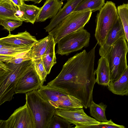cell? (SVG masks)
<instances>
[{"label": "cell", "mask_w": 128, "mask_h": 128, "mask_svg": "<svg viewBox=\"0 0 128 128\" xmlns=\"http://www.w3.org/2000/svg\"><path fill=\"white\" fill-rule=\"evenodd\" d=\"M96 45L88 52L84 50L68 58L59 74L47 85L76 98L86 109L93 101Z\"/></svg>", "instance_id": "cell-1"}, {"label": "cell", "mask_w": 128, "mask_h": 128, "mask_svg": "<svg viewBox=\"0 0 128 128\" xmlns=\"http://www.w3.org/2000/svg\"><path fill=\"white\" fill-rule=\"evenodd\" d=\"M33 63L32 60L18 64L0 61V105L12 100L19 80Z\"/></svg>", "instance_id": "cell-2"}, {"label": "cell", "mask_w": 128, "mask_h": 128, "mask_svg": "<svg viewBox=\"0 0 128 128\" xmlns=\"http://www.w3.org/2000/svg\"><path fill=\"white\" fill-rule=\"evenodd\" d=\"M26 103L30 113L34 128H47L56 109L45 100L37 90L26 94Z\"/></svg>", "instance_id": "cell-3"}, {"label": "cell", "mask_w": 128, "mask_h": 128, "mask_svg": "<svg viewBox=\"0 0 128 128\" xmlns=\"http://www.w3.org/2000/svg\"><path fill=\"white\" fill-rule=\"evenodd\" d=\"M125 36L120 38L110 48L104 56L110 69V82L117 80L126 69L128 45Z\"/></svg>", "instance_id": "cell-4"}, {"label": "cell", "mask_w": 128, "mask_h": 128, "mask_svg": "<svg viewBox=\"0 0 128 128\" xmlns=\"http://www.w3.org/2000/svg\"><path fill=\"white\" fill-rule=\"evenodd\" d=\"M92 13L91 10H88L73 12L49 32L48 34L53 36L56 44L66 36L83 28L89 21Z\"/></svg>", "instance_id": "cell-5"}, {"label": "cell", "mask_w": 128, "mask_h": 128, "mask_svg": "<svg viewBox=\"0 0 128 128\" xmlns=\"http://www.w3.org/2000/svg\"><path fill=\"white\" fill-rule=\"evenodd\" d=\"M119 18L114 3L107 1L96 16L95 36L100 46L102 45L106 36Z\"/></svg>", "instance_id": "cell-6"}, {"label": "cell", "mask_w": 128, "mask_h": 128, "mask_svg": "<svg viewBox=\"0 0 128 128\" xmlns=\"http://www.w3.org/2000/svg\"><path fill=\"white\" fill-rule=\"evenodd\" d=\"M37 90L45 100L56 109L68 110L83 108L76 98L47 85L42 86Z\"/></svg>", "instance_id": "cell-7"}, {"label": "cell", "mask_w": 128, "mask_h": 128, "mask_svg": "<svg viewBox=\"0 0 128 128\" xmlns=\"http://www.w3.org/2000/svg\"><path fill=\"white\" fill-rule=\"evenodd\" d=\"M90 33L83 28L66 36L58 43L56 54L68 56L72 52L82 50L88 46Z\"/></svg>", "instance_id": "cell-8"}, {"label": "cell", "mask_w": 128, "mask_h": 128, "mask_svg": "<svg viewBox=\"0 0 128 128\" xmlns=\"http://www.w3.org/2000/svg\"><path fill=\"white\" fill-rule=\"evenodd\" d=\"M0 128H34L26 103L16 109L6 120H0Z\"/></svg>", "instance_id": "cell-9"}, {"label": "cell", "mask_w": 128, "mask_h": 128, "mask_svg": "<svg viewBox=\"0 0 128 128\" xmlns=\"http://www.w3.org/2000/svg\"><path fill=\"white\" fill-rule=\"evenodd\" d=\"M55 114L75 125L76 126L74 128H75L80 126L94 124L100 122L87 115L82 108L68 110L56 109Z\"/></svg>", "instance_id": "cell-10"}, {"label": "cell", "mask_w": 128, "mask_h": 128, "mask_svg": "<svg viewBox=\"0 0 128 128\" xmlns=\"http://www.w3.org/2000/svg\"><path fill=\"white\" fill-rule=\"evenodd\" d=\"M42 86L38 76L34 67L32 66L23 75L19 80L16 87L15 93H26L37 90Z\"/></svg>", "instance_id": "cell-11"}, {"label": "cell", "mask_w": 128, "mask_h": 128, "mask_svg": "<svg viewBox=\"0 0 128 128\" xmlns=\"http://www.w3.org/2000/svg\"><path fill=\"white\" fill-rule=\"evenodd\" d=\"M7 36L0 39V44L31 48L38 40L26 30L16 34H11L10 32Z\"/></svg>", "instance_id": "cell-12"}, {"label": "cell", "mask_w": 128, "mask_h": 128, "mask_svg": "<svg viewBox=\"0 0 128 128\" xmlns=\"http://www.w3.org/2000/svg\"><path fill=\"white\" fill-rule=\"evenodd\" d=\"M125 36L122 22L120 17L108 34L104 43L100 46L99 54L101 56H105L109 49L116 41Z\"/></svg>", "instance_id": "cell-13"}, {"label": "cell", "mask_w": 128, "mask_h": 128, "mask_svg": "<svg viewBox=\"0 0 128 128\" xmlns=\"http://www.w3.org/2000/svg\"><path fill=\"white\" fill-rule=\"evenodd\" d=\"M83 0H68L63 7L51 19L49 24L44 29L48 32L57 26L64 18L73 12Z\"/></svg>", "instance_id": "cell-14"}, {"label": "cell", "mask_w": 128, "mask_h": 128, "mask_svg": "<svg viewBox=\"0 0 128 128\" xmlns=\"http://www.w3.org/2000/svg\"><path fill=\"white\" fill-rule=\"evenodd\" d=\"M63 4L60 0H46L41 7L36 22H43L54 17L62 8Z\"/></svg>", "instance_id": "cell-15"}, {"label": "cell", "mask_w": 128, "mask_h": 128, "mask_svg": "<svg viewBox=\"0 0 128 128\" xmlns=\"http://www.w3.org/2000/svg\"><path fill=\"white\" fill-rule=\"evenodd\" d=\"M96 74V82L99 85L108 86L110 82V72L106 58L101 56L98 62L96 69L94 71Z\"/></svg>", "instance_id": "cell-16"}, {"label": "cell", "mask_w": 128, "mask_h": 128, "mask_svg": "<svg viewBox=\"0 0 128 128\" xmlns=\"http://www.w3.org/2000/svg\"><path fill=\"white\" fill-rule=\"evenodd\" d=\"M108 86V90L114 94L128 95V66L121 76L114 82H110Z\"/></svg>", "instance_id": "cell-17"}, {"label": "cell", "mask_w": 128, "mask_h": 128, "mask_svg": "<svg viewBox=\"0 0 128 128\" xmlns=\"http://www.w3.org/2000/svg\"><path fill=\"white\" fill-rule=\"evenodd\" d=\"M18 9L10 0H0V20H9L22 22L16 15Z\"/></svg>", "instance_id": "cell-18"}, {"label": "cell", "mask_w": 128, "mask_h": 128, "mask_svg": "<svg viewBox=\"0 0 128 128\" xmlns=\"http://www.w3.org/2000/svg\"><path fill=\"white\" fill-rule=\"evenodd\" d=\"M52 36L49 34L44 38L38 40L29 51L32 60L42 58L45 53Z\"/></svg>", "instance_id": "cell-19"}, {"label": "cell", "mask_w": 128, "mask_h": 128, "mask_svg": "<svg viewBox=\"0 0 128 128\" xmlns=\"http://www.w3.org/2000/svg\"><path fill=\"white\" fill-rule=\"evenodd\" d=\"M56 44L52 36L47 49L42 58L44 68L48 74L50 72L52 66L56 63L55 51Z\"/></svg>", "instance_id": "cell-20"}, {"label": "cell", "mask_w": 128, "mask_h": 128, "mask_svg": "<svg viewBox=\"0 0 128 128\" xmlns=\"http://www.w3.org/2000/svg\"><path fill=\"white\" fill-rule=\"evenodd\" d=\"M41 9L34 5H28L23 3L20 7L24 13L26 22L34 24L36 22Z\"/></svg>", "instance_id": "cell-21"}, {"label": "cell", "mask_w": 128, "mask_h": 128, "mask_svg": "<svg viewBox=\"0 0 128 128\" xmlns=\"http://www.w3.org/2000/svg\"><path fill=\"white\" fill-rule=\"evenodd\" d=\"M107 107V106L102 102L96 104L93 101L89 107L90 114L99 122H107L108 120L105 114Z\"/></svg>", "instance_id": "cell-22"}, {"label": "cell", "mask_w": 128, "mask_h": 128, "mask_svg": "<svg viewBox=\"0 0 128 128\" xmlns=\"http://www.w3.org/2000/svg\"><path fill=\"white\" fill-rule=\"evenodd\" d=\"M105 4V0H83L73 12L88 10L95 12L100 10Z\"/></svg>", "instance_id": "cell-23"}, {"label": "cell", "mask_w": 128, "mask_h": 128, "mask_svg": "<svg viewBox=\"0 0 128 128\" xmlns=\"http://www.w3.org/2000/svg\"><path fill=\"white\" fill-rule=\"evenodd\" d=\"M31 48L0 44V56H13L19 53L29 51Z\"/></svg>", "instance_id": "cell-24"}, {"label": "cell", "mask_w": 128, "mask_h": 128, "mask_svg": "<svg viewBox=\"0 0 128 128\" xmlns=\"http://www.w3.org/2000/svg\"><path fill=\"white\" fill-rule=\"evenodd\" d=\"M29 50L19 53L12 56H0V61L18 64L26 61L32 60L30 57Z\"/></svg>", "instance_id": "cell-25"}, {"label": "cell", "mask_w": 128, "mask_h": 128, "mask_svg": "<svg viewBox=\"0 0 128 128\" xmlns=\"http://www.w3.org/2000/svg\"><path fill=\"white\" fill-rule=\"evenodd\" d=\"M118 14L122 24L125 38L128 44V3L118 6Z\"/></svg>", "instance_id": "cell-26"}, {"label": "cell", "mask_w": 128, "mask_h": 128, "mask_svg": "<svg viewBox=\"0 0 128 128\" xmlns=\"http://www.w3.org/2000/svg\"><path fill=\"white\" fill-rule=\"evenodd\" d=\"M64 118L54 114L52 117L47 128H71L72 125Z\"/></svg>", "instance_id": "cell-27"}, {"label": "cell", "mask_w": 128, "mask_h": 128, "mask_svg": "<svg viewBox=\"0 0 128 128\" xmlns=\"http://www.w3.org/2000/svg\"><path fill=\"white\" fill-rule=\"evenodd\" d=\"M34 68L43 85L48 74L44 67L42 58L32 60Z\"/></svg>", "instance_id": "cell-28"}, {"label": "cell", "mask_w": 128, "mask_h": 128, "mask_svg": "<svg viewBox=\"0 0 128 128\" xmlns=\"http://www.w3.org/2000/svg\"><path fill=\"white\" fill-rule=\"evenodd\" d=\"M125 128L124 126L116 124L110 119L107 122H100L94 124L83 125L78 126L76 128Z\"/></svg>", "instance_id": "cell-29"}, {"label": "cell", "mask_w": 128, "mask_h": 128, "mask_svg": "<svg viewBox=\"0 0 128 128\" xmlns=\"http://www.w3.org/2000/svg\"><path fill=\"white\" fill-rule=\"evenodd\" d=\"M22 24V22L20 21L9 20H0V25L9 32L13 31L15 28L21 26Z\"/></svg>", "instance_id": "cell-30"}, {"label": "cell", "mask_w": 128, "mask_h": 128, "mask_svg": "<svg viewBox=\"0 0 128 128\" xmlns=\"http://www.w3.org/2000/svg\"><path fill=\"white\" fill-rule=\"evenodd\" d=\"M16 5L19 9L24 2L23 0H10Z\"/></svg>", "instance_id": "cell-31"}, {"label": "cell", "mask_w": 128, "mask_h": 128, "mask_svg": "<svg viewBox=\"0 0 128 128\" xmlns=\"http://www.w3.org/2000/svg\"><path fill=\"white\" fill-rule=\"evenodd\" d=\"M42 0H23L24 2L26 1H32L34 2V4H39Z\"/></svg>", "instance_id": "cell-32"}, {"label": "cell", "mask_w": 128, "mask_h": 128, "mask_svg": "<svg viewBox=\"0 0 128 128\" xmlns=\"http://www.w3.org/2000/svg\"><path fill=\"white\" fill-rule=\"evenodd\" d=\"M62 0V1H64V0Z\"/></svg>", "instance_id": "cell-33"}, {"label": "cell", "mask_w": 128, "mask_h": 128, "mask_svg": "<svg viewBox=\"0 0 128 128\" xmlns=\"http://www.w3.org/2000/svg\"></svg>", "instance_id": "cell-34"}]
</instances>
